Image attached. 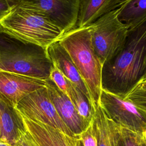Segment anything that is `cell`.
Returning <instances> with one entry per match:
<instances>
[{
	"label": "cell",
	"instance_id": "cell-15",
	"mask_svg": "<svg viewBox=\"0 0 146 146\" xmlns=\"http://www.w3.org/2000/svg\"><path fill=\"white\" fill-rule=\"evenodd\" d=\"M0 120L3 138L14 145L18 136V130L24 128L22 120L14 108L0 96Z\"/></svg>",
	"mask_w": 146,
	"mask_h": 146
},
{
	"label": "cell",
	"instance_id": "cell-2",
	"mask_svg": "<svg viewBox=\"0 0 146 146\" xmlns=\"http://www.w3.org/2000/svg\"><path fill=\"white\" fill-rule=\"evenodd\" d=\"M54 67L47 48L22 41L0 29V71L46 80Z\"/></svg>",
	"mask_w": 146,
	"mask_h": 146
},
{
	"label": "cell",
	"instance_id": "cell-29",
	"mask_svg": "<svg viewBox=\"0 0 146 146\" xmlns=\"http://www.w3.org/2000/svg\"><path fill=\"white\" fill-rule=\"evenodd\" d=\"M0 138H3V132H2V128L1 120H0Z\"/></svg>",
	"mask_w": 146,
	"mask_h": 146
},
{
	"label": "cell",
	"instance_id": "cell-13",
	"mask_svg": "<svg viewBox=\"0 0 146 146\" xmlns=\"http://www.w3.org/2000/svg\"><path fill=\"white\" fill-rule=\"evenodd\" d=\"M93 110L91 122L97 146H116L119 126L108 117L99 102Z\"/></svg>",
	"mask_w": 146,
	"mask_h": 146
},
{
	"label": "cell",
	"instance_id": "cell-10",
	"mask_svg": "<svg viewBox=\"0 0 146 146\" xmlns=\"http://www.w3.org/2000/svg\"><path fill=\"white\" fill-rule=\"evenodd\" d=\"M15 111L22 120L24 129L38 146H79L80 142L79 137L68 136L51 125L30 119Z\"/></svg>",
	"mask_w": 146,
	"mask_h": 146
},
{
	"label": "cell",
	"instance_id": "cell-12",
	"mask_svg": "<svg viewBox=\"0 0 146 146\" xmlns=\"http://www.w3.org/2000/svg\"><path fill=\"white\" fill-rule=\"evenodd\" d=\"M47 52L54 66L69 81L83 92L90 100L88 92L80 74L68 52L59 40L48 46L47 47Z\"/></svg>",
	"mask_w": 146,
	"mask_h": 146
},
{
	"label": "cell",
	"instance_id": "cell-25",
	"mask_svg": "<svg viewBox=\"0 0 146 146\" xmlns=\"http://www.w3.org/2000/svg\"><path fill=\"white\" fill-rule=\"evenodd\" d=\"M0 146H14L6 139L0 138Z\"/></svg>",
	"mask_w": 146,
	"mask_h": 146
},
{
	"label": "cell",
	"instance_id": "cell-1",
	"mask_svg": "<svg viewBox=\"0 0 146 146\" xmlns=\"http://www.w3.org/2000/svg\"><path fill=\"white\" fill-rule=\"evenodd\" d=\"M146 68V19L129 30L123 49L103 65L102 88L123 97L142 79Z\"/></svg>",
	"mask_w": 146,
	"mask_h": 146
},
{
	"label": "cell",
	"instance_id": "cell-9",
	"mask_svg": "<svg viewBox=\"0 0 146 146\" xmlns=\"http://www.w3.org/2000/svg\"><path fill=\"white\" fill-rule=\"evenodd\" d=\"M45 86L44 80L0 71V96L13 107L29 94Z\"/></svg>",
	"mask_w": 146,
	"mask_h": 146
},
{
	"label": "cell",
	"instance_id": "cell-26",
	"mask_svg": "<svg viewBox=\"0 0 146 146\" xmlns=\"http://www.w3.org/2000/svg\"><path fill=\"white\" fill-rule=\"evenodd\" d=\"M127 1H128V0H117V1H116V8L119 7L120 5H121L123 3H124Z\"/></svg>",
	"mask_w": 146,
	"mask_h": 146
},
{
	"label": "cell",
	"instance_id": "cell-27",
	"mask_svg": "<svg viewBox=\"0 0 146 146\" xmlns=\"http://www.w3.org/2000/svg\"><path fill=\"white\" fill-rule=\"evenodd\" d=\"M120 133V132H119ZM116 146H123L122 145V143H121V140H120V133H119V137L117 140V141H116Z\"/></svg>",
	"mask_w": 146,
	"mask_h": 146
},
{
	"label": "cell",
	"instance_id": "cell-20",
	"mask_svg": "<svg viewBox=\"0 0 146 146\" xmlns=\"http://www.w3.org/2000/svg\"><path fill=\"white\" fill-rule=\"evenodd\" d=\"M83 146H97L96 138L94 133L91 122L87 128L79 135Z\"/></svg>",
	"mask_w": 146,
	"mask_h": 146
},
{
	"label": "cell",
	"instance_id": "cell-4",
	"mask_svg": "<svg viewBox=\"0 0 146 146\" xmlns=\"http://www.w3.org/2000/svg\"><path fill=\"white\" fill-rule=\"evenodd\" d=\"M0 29L22 41L44 48L59 40L64 34L47 18L20 7L11 8L0 21Z\"/></svg>",
	"mask_w": 146,
	"mask_h": 146
},
{
	"label": "cell",
	"instance_id": "cell-8",
	"mask_svg": "<svg viewBox=\"0 0 146 146\" xmlns=\"http://www.w3.org/2000/svg\"><path fill=\"white\" fill-rule=\"evenodd\" d=\"M99 103L108 117L118 125L140 133L146 128V113L122 96L102 88Z\"/></svg>",
	"mask_w": 146,
	"mask_h": 146
},
{
	"label": "cell",
	"instance_id": "cell-28",
	"mask_svg": "<svg viewBox=\"0 0 146 146\" xmlns=\"http://www.w3.org/2000/svg\"><path fill=\"white\" fill-rule=\"evenodd\" d=\"M141 136L144 140V141L146 142V128L143 129V131L141 132Z\"/></svg>",
	"mask_w": 146,
	"mask_h": 146
},
{
	"label": "cell",
	"instance_id": "cell-7",
	"mask_svg": "<svg viewBox=\"0 0 146 146\" xmlns=\"http://www.w3.org/2000/svg\"><path fill=\"white\" fill-rule=\"evenodd\" d=\"M14 108L30 119L47 124L68 136L75 137L58 114L46 86L24 97Z\"/></svg>",
	"mask_w": 146,
	"mask_h": 146
},
{
	"label": "cell",
	"instance_id": "cell-16",
	"mask_svg": "<svg viewBox=\"0 0 146 146\" xmlns=\"http://www.w3.org/2000/svg\"><path fill=\"white\" fill-rule=\"evenodd\" d=\"M117 10L119 20L132 29L146 19V0H128Z\"/></svg>",
	"mask_w": 146,
	"mask_h": 146
},
{
	"label": "cell",
	"instance_id": "cell-17",
	"mask_svg": "<svg viewBox=\"0 0 146 146\" xmlns=\"http://www.w3.org/2000/svg\"><path fill=\"white\" fill-rule=\"evenodd\" d=\"M67 96L73 103L80 117L87 124H89L92 117L94 110L87 96L71 82Z\"/></svg>",
	"mask_w": 146,
	"mask_h": 146
},
{
	"label": "cell",
	"instance_id": "cell-6",
	"mask_svg": "<svg viewBox=\"0 0 146 146\" xmlns=\"http://www.w3.org/2000/svg\"><path fill=\"white\" fill-rule=\"evenodd\" d=\"M80 0H7L11 8L20 7L48 19L63 33L76 27Z\"/></svg>",
	"mask_w": 146,
	"mask_h": 146
},
{
	"label": "cell",
	"instance_id": "cell-23",
	"mask_svg": "<svg viewBox=\"0 0 146 146\" xmlns=\"http://www.w3.org/2000/svg\"><path fill=\"white\" fill-rule=\"evenodd\" d=\"M129 93L146 96V80L139 82L131 90H130L126 94Z\"/></svg>",
	"mask_w": 146,
	"mask_h": 146
},
{
	"label": "cell",
	"instance_id": "cell-24",
	"mask_svg": "<svg viewBox=\"0 0 146 146\" xmlns=\"http://www.w3.org/2000/svg\"><path fill=\"white\" fill-rule=\"evenodd\" d=\"M11 9L7 0H0V21L10 12Z\"/></svg>",
	"mask_w": 146,
	"mask_h": 146
},
{
	"label": "cell",
	"instance_id": "cell-31",
	"mask_svg": "<svg viewBox=\"0 0 146 146\" xmlns=\"http://www.w3.org/2000/svg\"><path fill=\"white\" fill-rule=\"evenodd\" d=\"M79 146H83V143H82V142L81 139H80V143H79Z\"/></svg>",
	"mask_w": 146,
	"mask_h": 146
},
{
	"label": "cell",
	"instance_id": "cell-14",
	"mask_svg": "<svg viewBox=\"0 0 146 146\" xmlns=\"http://www.w3.org/2000/svg\"><path fill=\"white\" fill-rule=\"evenodd\" d=\"M117 0H80L76 27L88 26L116 8Z\"/></svg>",
	"mask_w": 146,
	"mask_h": 146
},
{
	"label": "cell",
	"instance_id": "cell-3",
	"mask_svg": "<svg viewBox=\"0 0 146 146\" xmlns=\"http://www.w3.org/2000/svg\"><path fill=\"white\" fill-rule=\"evenodd\" d=\"M59 42L70 55L82 78L93 108L99 102L102 90L103 65L91 42V26L75 27L64 33Z\"/></svg>",
	"mask_w": 146,
	"mask_h": 146
},
{
	"label": "cell",
	"instance_id": "cell-21",
	"mask_svg": "<svg viewBox=\"0 0 146 146\" xmlns=\"http://www.w3.org/2000/svg\"><path fill=\"white\" fill-rule=\"evenodd\" d=\"M14 146H38L30 134L24 129L18 130V136Z\"/></svg>",
	"mask_w": 146,
	"mask_h": 146
},
{
	"label": "cell",
	"instance_id": "cell-19",
	"mask_svg": "<svg viewBox=\"0 0 146 146\" xmlns=\"http://www.w3.org/2000/svg\"><path fill=\"white\" fill-rule=\"evenodd\" d=\"M49 79L55 84L61 91L67 96L70 89V82L55 66L51 71Z\"/></svg>",
	"mask_w": 146,
	"mask_h": 146
},
{
	"label": "cell",
	"instance_id": "cell-11",
	"mask_svg": "<svg viewBox=\"0 0 146 146\" xmlns=\"http://www.w3.org/2000/svg\"><path fill=\"white\" fill-rule=\"evenodd\" d=\"M46 87L60 117L73 135L78 137L89 124L79 115L70 98L50 79L46 80Z\"/></svg>",
	"mask_w": 146,
	"mask_h": 146
},
{
	"label": "cell",
	"instance_id": "cell-18",
	"mask_svg": "<svg viewBox=\"0 0 146 146\" xmlns=\"http://www.w3.org/2000/svg\"><path fill=\"white\" fill-rule=\"evenodd\" d=\"M119 132L123 146H146L141 133L121 126H119Z\"/></svg>",
	"mask_w": 146,
	"mask_h": 146
},
{
	"label": "cell",
	"instance_id": "cell-22",
	"mask_svg": "<svg viewBox=\"0 0 146 146\" xmlns=\"http://www.w3.org/2000/svg\"><path fill=\"white\" fill-rule=\"evenodd\" d=\"M123 98L131 102L137 108L146 113V96L129 93L125 95Z\"/></svg>",
	"mask_w": 146,
	"mask_h": 146
},
{
	"label": "cell",
	"instance_id": "cell-5",
	"mask_svg": "<svg viewBox=\"0 0 146 146\" xmlns=\"http://www.w3.org/2000/svg\"><path fill=\"white\" fill-rule=\"evenodd\" d=\"M90 25L94 50L103 65L123 49L129 28L119 20L117 8L104 14Z\"/></svg>",
	"mask_w": 146,
	"mask_h": 146
},
{
	"label": "cell",
	"instance_id": "cell-30",
	"mask_svg": "<svg viewBox=\"0 0 146 146\" xmlns=\"http://www.w3.org/2000/svg\"><path fill=\"white\" fill-rule=\"evenodd\" d=\"M146 80V68H145V72H144V74L142 78V79H141L140 81H142V80Z\"/></svg>",
	"mask_w": 146,
	"mask_h": 146
}]
</instances>
